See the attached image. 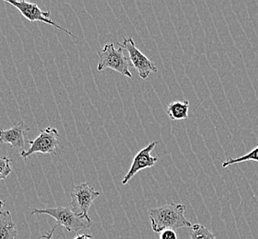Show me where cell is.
I'll return each mask as SVG.
<instances>
[{
    "mask_svg": "<svg viewBox=\"0 0 258 239\" xmlns=\"http://www.w3.org/2000/svg\"><path fill=\"white\" fill-rule=\"evenodd\" d=\"M160 239H177V234L173 229H165L161 232Z\"/></svg>",
    "mask_w": 258,
    "mask_h": 239,
    "instance_id": "obj_15",
    "label": "cell"
},
{
    "mask_svg": "<svg viewBox=\"0 0 258 239\" xmlns=\"http://www.w3.org/2000/svg\"><path fill=\"white\" fill-rule=\"evenodd\" d=\"M247 161L258 162V145L253 149L250 151L249 153L243 155V156L237 157V158H230L228 160L222 162V166L223 168H225V167L232 166V165H234V164H239V163Z\"/></svg>",
    "mask_w": 258,
    "mask_h": 239,
    "instance_id": "obj_12",
    "label": "cell"
},
{
    "mask_svg": "<svg viewBox=\"0 0 258 239\" xmlns=\"http://www.w3.org/2000/svg\"><path fill=\"white\" fill-rule=\"evenodd\" d=\"M5 2L11 4V5L14 6L18 11L21 12L23 17H25L27 20L31 22H35V21H41L44 22L49 25L55 27L58 30L63 31L66 33L69 34L70 36L77 37L71 31H68L67 29L62 28V27L58 25L56 22L52 21L50 19L51 16V11H41V9L39 8V6L37 5L36 3H30L27 1H11V0H5Z\"/></svg>",
    "mask_w": 258,
    "mask_h": 239,
    "instance_id": "obj_7",
    "label": "cell"
},
{
    "mask_svg": "<svg viewBox=\"0 0 258 239\" xmlns=\"http://www.w3.org/2000/svg\"><path fill=\"white\" fill-rule=\"evenodd\" d=\"M57 225H55L53 228L51 230V231H49L47 234H44V235H42V239H52V234L54 233V231H55V228H56Z\"/></svg>",
    "mask_w": 258,
    "mask_h": 239,
    "instance_id": "obj_16",
    "label": "cell"
},
{
    "mask_svg": "<svg viewBox=\"0 0 258 239\" xmlns=\"http://www.w3.org/2000/svg\"><path fill=\"white\" fill-rule=\"evenodd\" d=\"M99 196L100 193L97 192L94 188L90 187L88 183H80L73 188L70 208L75 213L82 215L83 217L91 220L88 215V211L90 206Z\"/></svg>",
    "mask_w": 258,
    "mask_h": 239,
    "instance_id": "obj_5",
    "label": "cell"
},
{
    "mask_svg": "<svg viewBox=\"0 0 258 239\" xmlns=\"http://www.w3.org/2000/svg\"><path fill=\"white\" fill-rule=\"evenodd\" d=\"M98 71L109 68L127 78H133L129 69V59L124 54L123 48L119 47V49H116L113 43H107L103 50L98 52Z\"/></svg>",
    "mask_w": 258,
    "mask_h": 239,
    "instance_id": "obj_3",
    "label": "cell"
},
{
    "mask_svg": "<svg viewBox=\"0 0 258 239\" xmlns=\"http://www.w3.org/2000/svg\"><path fill=\"white\" fill-rule=\"evenodd\" d=\"M12 161L9 157H0V181H5L7 177L11 175V162Z\"/></svg>",
    "mask_w": 258,
    "mask_h": 239,
    "instance_id": "obj_14",
    "label": "cell"
},
{
    "mask_svg": "<svg viewBox=\"0 0 258 239\" xmlns=\"http://www.w3.org/2000/svg\"><path fill=\"white\" fill-rule=\"evenodd\" d=\"M190 239H216V236L204 225L196 224L191 227Z\"/></svg>",
    "mask_w": 258,
    "mask_h": 239,
    "instance_id": "obj_13",
    "label": "cell"
},
{
    "mask_svg": "<svg viewBox=\"0 0 258 239\" xmlns=\"http://www.w3.org/2000/svg\"><path fill=\"white\" fill-rule=\"evenodd\" d=\"M31 145L28 151H21L22 158H28L35 153H41L43 155H56L58 146L60 145L59 132L51 126L40 131V135L34 140L27 141Z\"/></svg>",
    "mask_w": 258,
    "mask_h": 239,
    "instance_id": "obj_4",
    "label": "cell"
},
{
    "mask_svg": "<svg viewBox=\"0 0 258 239\" xmlns=\"http://www.w3.org/2000/svg\"><path fill=\"white\" fill-rule=\"evenodd\" d=\"M31 214H47L52 216L56 221V225H60L68 230V232H78L87 230L92 225V221L83 217L75 213L71 208L68 207H55V208L35 209Z\"/></svg>",
    "mask_w": 258,
    "mask_h": 239,
    "instance_id": "obj_2",
    "label": "cell"
},
{
    "mask_svg": "<svg viewBox=\"0 0 258 239\" xmlns=\"http://www.w3.org/2000/svg\"><path fill=\"white\" fill-rule=\"evenodd\" d=\"M31 128L23 122L16 123L11 129H0V144H10L12 148L22 150L25 148V137Z\"/></svg>",
    "mask_w": 258,
    "mask_h": 239,
    "instance_id": "obj_9",
    "label": "cell"
},
{
    "mask_svg": "<svg viewBox=\"0 0 258 239\" xmlns=\"http://www.w3.org/2000/svg\"><path fill=\"white\" fill-rule=\"evenodd\" d=\"M4 204H5V201H1V200H0V208L3 207Z\"/></svg>",
    "mask_w": 258,
    "mask_h": 239,
    "instance_id": "obj_18",
    "label": "cell"
},
{
    "mask_svg": "<svg viewBox=\"0 0 258 239\" xmlns=\"http://www.w3.org/2000/svg\"><path fill=\"white\" fill-rule=\"evenodd\" d=\"M119 47L123 48L129 52V58L133 66L139 74L140 78L146 80L152 73H156L158 68L155 63L150 60L145 54L140 51L135 45V41L132 37L124 38L121 43H118Z\"/></svg>",
    "mask_w": 258,
    "mask_h": 239,
    "instance_id": "obj_6",
    "label": "cell"
},
{
    "mask_svg": "<svg viewBox=\"0 0 258 239\" xmlns=\"http://www.w3.org/2000/svg\"><path fill=\"white\" fill-rule=\"evenodd\" d=\"M16 225L10 211L0 210V239H16Z\"/></svg>",
    "mask_w": 258,
    "mask_h": 239,
    "instance_id": "obj_10",
    "label": "cell"
},
{
    "mask_svg": "<svg viewBox=\"0 0 258 239\" xmlns=\"http://www.w3.org/2000/svg\"><path fill=\"white\" fill-rule=\"evenodd\" d=\"M74 239H93V236L88 234H78Z\"/></svg>",
    "mask_w": 258,
    "mask_h": 239,
    "instance_id": "obj_17",
    "label": "cell"
},
{
    "mask_svg": "<svg viewBox=\"0 0 258 239\" xmlns=\"http://www.w3.org/2000/svg\"><path fill=\"white\" fill-rule=\"evenodd\" d=\"M185 212L186 206L184 204L175 203L151 209L149 217L153 231L161 233L165 229L191 228L192 224L185 217Z\"/></svg>",
    "mask_w": 258,
    "mask_h": 239,
    "instance_id": "obj_1",
    "label": "cell"
},
{
    "mask_svg": "<svg viewBox=\"0 0 258 239\" xmlns=\"http://www.w3.org/2000/svg\"><path fill=\"white\" fill-rule=\"evenodd\" d=\"M157 145V142H152L149 145L145 146V148L141 149V150L136 154L135 156L132 166L130 167L129 171L125 175L121 183L123 185H127L129 183L130 181L135 177V175L138 172L142 171L146 168H151L155 166V164L158 161V157L157 156H153L151 155L152 151L154 150L155 146Z\"/></svg>",
    "mask_w": 258,
    "mask_h": 239,
    "instance_id": "obj_8",
    "label": "cell"
},
{
    "mask_svg": "<svg viewBox=\"0 0 258 239\" xmlns=\"http://www.w3.org/2000/svg\"><path fill=\"white\" fill-rule=\"evenodd\" d=\"M188 100H178L171 102L170 104L167 106L166 113L172 121H183L188 119Z\"/></svg>",
    "mask_w": 258,
    "mask_h": 239,
    "instance_id": "obj_11",
    "label": "cell"
}]
</instances>
